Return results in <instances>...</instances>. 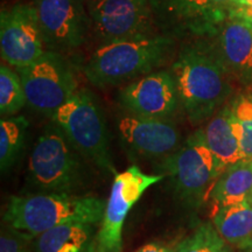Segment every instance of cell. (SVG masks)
I'll return each instance as SVG.
<instances>
[{
	"label": "cell",
	"mask_w": 252,
	"mask_h": 252,
	"mask_svg": "<svg viewBox=\"0 0 252 252\" xmlns=\"http://www.w3.org/2000/svg\"><path fill=\"white\" fill-rule=\"evenodd\" d=\"M88 162L105 175L117 174L100 105L89 90H76L50 118Z\"/></svg>",
	"instance_id": "5"
},
{
	"label": "cell",
	"mask_w": 252,
	"mask_h": 252,
	"mask_svg": "<svg viewBox=\"0 0 252 252\" xmlns=\"http://www.w3.org/2000/svg\"><path fill=\"white\" fill-rule=\"evenodd\" d=\"M252 190V159H242L220 173L210 198L216 206L247 201Z\"/></svg>",
	"instance_id": "19"
},
{
	"label": "cell",
	"mask_w": 252,
	"mask_h": 252,
	"mask_svg": "<svg viewBox=\"0 0 252 252\" xmlns=\"http://www.w3.org/2000/svg\"><path fill=\"white\" fill-rule=\"evenodd\" d=\"M224 248L225 241L215 225L204 222L194 230L193 234L186 237L174 252H222Z\"/></svg>",
	"instance_id": "22"
},
{
	"label": "cell",
	"mask_w": 252,
	"mask_h": 252,
	"mask_svg": "<svg viewBox=\"0 0 252 252\" xmlns=\"http://www.w3.org/2000/svg\"><path fill=\"white\" fill-rule=\"evenodd\" d=\"M48 50L69 53L86 41L91 28L86 0H34Z\"/></svg>",
	"instance_id": "11"
},
{
	"label": "cell",
	"mask_w": 252,
	"mask_h": 252,
	"mask_svg": "<svg viewBox=\"0 0 252 252\" xmlns=\"http://www.w3.org/2000/svg\"><path fill=\"white\" fill-rule=\"evenodd\" d=\"M0 49L1 58L15 69L32 64L48 50L34 5L19 4L2 9Z\"/></svg>",
	"instance_id": "12"
},
{
	"label": "cell",
	"mask_w": 252,
	"mask_h": 252,
	"mask_svg": "<svg viewBox=\"0 0 252 252\" xmlns=\"http://www.w3.org/2000/svg\"><path fill=\"white\" fill-rule=\"evenodd\" d=\"M88 9L99 46L159 33L151 0H90Z\"/></svg>",
	"instance_id": "8"
},
{
	"label": "cell",
	"mask_w": 252,
	"mask_h": 252,
	"mask_svg": "<svg viewBox=\"0 0 252 252\" xmlns=\"http://www.w3.org/2000/svg\"><path fill=\"white\" fill-rule=\"evenodd\" d=\"M174 42V36L156 33L98 46L83 72L88 81L100 88L135 80L165 63Z\"/></svg>",
	"instance_id": "3"
},
{
	"label": "cell",
	"mask_w": 252,
	"mask_h": 252,
	"mask_svg": "<svg viewBox=\"0 0 252 252\" xmlns=\"http://www.w3.org/2000/svg\"><path fill=\"white\" fill-rule=\"evenodd\" d=\"M122 144L134 156L159 159L168 157L181 146V132L173 119L144 116H122L117 122Z\"/></svg>",
	"instance_id": "14"
},
{
	"label": "cell",
	"mask_w": 252,
	"mask_h": 252,
	"mask_svg": "<svg viewBox=\"0 0 252 252\" xmlns=\"http://www.w3.org/2000/svg\"><path fill=\"white\" fill-rule=\"evenodd\" d=\"M210 36V45L230 76L252 87V21L230 15Z\"/></svg>",
	"instance_id": "15"
},
{
	"label": "cell",
	"mask_w": 252,
	"mask_h": 252,
	"mask_svg": "<svg viewBox=\"0 0 252 252\" xmlns=\"http://www.w3.org/2000/svg\"><path fill=\"white\" fill-rule=\"evenodd\" d=\"M27 104L23 82L17 71L8 65L0 67V113L2 117L14 116Z\"/></svg>",
	"instance_id": "21"
},
{
	"label": "cell",
	"mask_w": 252,
	"mask_h": 252,
	"mask_svg": "<svg viewBox=\"0 0 252 252\" xmlns=\"http://www.w3.org/2000/svg\"><path fill=\"white\" fill-rule=\"evenodd\" d=\"M33 237L7 223L0 232V252H33Z\"/></svg>",
	"instance_id": "24"
},
{
	"label": "cell",
	"mask_w": 252,
	"mask_h": 252,
	"mask_svg": "<svg viewBox=\"0 0 252 252\" xmlns=\"http://www.w3.org/2000/svg\"><path fill=\"white\" fill-rule=\"evenodd\" d=\"M213 224L225 243L252 252V204L248 200L217 206Z\"/></svg>",
	"instance_id": "18"
},
{
	"label": "cell",
	"mask_w": 252,
	"mask_h": 252,
	"mask_svg": "<svg viewBox=\"0 0 252 252\" xmlns=\"http://www.w3.org/2000/svg\"><path fill=\"white\" fill-rule=\"evenodd\" d=\"M119 102L130 113L159 119H173L181 108L171 70L152 71L135 78L119 91Z\"/></svg>",
	"instance_id": "13"
},
{
	"label": "cell",
	"mask_w": 252,
	"mask_h": 252,
	"mask_svg": "<svg viewBox=\"0 0 252 252\" xmlns=\"http://www.w3.org/2000/svg\"><path fill=\"white\" fill-rule=\"evenodd\" d=\"M106 202L98 196L70 193H28L11 197L4 222L31 237L68 223L102 222Z\"/></svg>",
	"instance_id": "2"
},
{
	"label": "cell",
	"mask_w": 252,
	"mask_h": 252,
	"mask_svg": "<svg viewBox=\"0 0 252 252\" xmlns=\"http://www.w3.org/2000/svg\"><path fill=\"white\" fill-rule=\"evenodd\" d=\"M156 171L171 182L174 193L187 206L197 208L213 188L220 171L203 128H197L168 157L159 160Z\"/></svg>",
	"instance_id": "6"
},
{
	"label": "cell",
	"mask_w": 252,
	"mask_h": 252,
	"mask_svg": "<svg viewBox=\"0 0 252 252\" xmlns=\"http://www.w3.org/2000/svg\"><path fill=\"white\" fill-rule=\"evenodd\" d=\"M248 201L252 204V190H251V193H250V196H249V198H248Z\"/></svg>",
	"instance_id": "28"
},
{
	"label": "cell",
	"mask_w": 252,
	"mask_h": 252,
	"mask_svg": "<svg viewBox=\"0 0 252 252\" xmlns=\"http://www.w3.org/2000/svg\"><path fill=\"white\" fill-rule=\"evenodd\" d=\"M231 15L252 21V0H235Z\"/></svg>",
	"instance_id": "25"
},
{
	"label": "cell",
	"mask_w": 252,
	"mask_h": 252,
	"mask_svg": "<svg viewBox=\"0 0 252 252\" xmlns=\"http://www.w3.org/2000/svg\"><path fill=\"white\" fill-rule=\"evenodd\" d=\"M242 128V152L244 159H252V91L241 94L230 103Z\"/></svg>",
	"instance_id": "23"
},
{
	"label": "cell",
	"mask_w": 252,
	"mask_h": 252,
	"mask_svg": "<svg viewBox=\"0 0 252 252\" xmlns=\"http://www.w3.org/2000/svg\"><path fill=\"white\" fill-rule=\"evenodd\" d=\"M209 146L220 173L226 167L244 159L242 152V128L230 105L217 111L203 127Z\"/></svg>",
	"instance_id": "16"
},
{
	"label": "cell",
	"mask_w": 252,
	"mask_h": 252,
	"mask_svg": "<svg viewBox=\"0 0 252 252\" xmlns=\"http://www.w3.org/2000/svg\"><path fill=\"white\" fill-rule=\"evenodd\" d=\"M174 250L175 248H172L171 245L162 243V242H151L134 252H174Z\"/></svg>",
	"instance_id": "26"
},
{
	"label": "cell",
	"mask_w": 252,
	"mask_h": 252,
	"mask_svg": "<svg viewBox=\"0 0 252 252\" xmlns=\"http://www.w3.org/2000/svg\"><path fill=\"white\" fill-rule=\"evenodd\" d=\"M158 28L171 36L213 35L235 0H151Z\"/></svg>",
	"instance_id": "10"
},
{
	"label": "cell",
	"mask_w": 252,
	"mask_h": 252,
	"mask_svg": "<svg viewBox=\"0 0 252 252\" xmlns=\"http://www.w3.org/2000/svg\"><path fill=\"white\" fill-rule=\"evenodd\" d=\"M171 72L181 109L191 124H201L212 118L231 93V76L206 41L182 47Z\"/></svg>",
	"instance_id": "1"
},
{
	"label": "cell",
	"mask_w": 252,
	"mask_h": 252,
	"mask_svg": "<svg viewBox=\"0 0 252 252\" xmlns=\"http://www.w3.org/2000/svg\"><path fill=\"white\" fill-rule=\"evenodd\" d=\"M30 123L24 116H9L0 121V169L7 172L23 153Z\"/></svg>",
	"instance_id": "20"
},
{
	"label": "cell",
	"mask_w": 252,
	"mask_h": 252,
	"mask_svg": "<svg viewBox=\"0 0 252 252\" xmlns=\"http://www.w3.org/2000/svg\"><path fill=\"white\" fill-rule=\"evenodd\" d=\"M162 179L161 174H146L135 165L113 176L103 220L97 232L96 252H122L123 226L128 213L145 191Z\"/></svg>",
	"instance_id": "9"
},
{
	"label": "cell",
	"mask_w": 252,
	"mask_h": 252,
	"mask_svg": "<svg viewBox=\"0 0 252 252\" xmlns=\"http://www.w3.org/2000/svg\"><path fill=\"white\" fill-rule=\"evenodd\" d=\"M15 70L23 82L27 104L46 117L52 118L77 90L74 70L61 53L47 50L34 63Z\"/></svg>",
	"instance_id": "7"
},
{
	"label": "cell",
	"mask_w": 252,
	"mask_h": 252,
	"mask_svg": "<svg viewBox=\"0 0 252 252\" xmlns=\"http://www.w3.org/2000/svg\"><path fill=\"white\" fill-rule=\"evenodd\" d=\"M222 252H234V251H232L231 249L228 248V247H226V245H225V248L223 249V251H222Z\"/></svg>",
	"instance_id": "27"
},
{
	"label": "cell",
	"mask_w": 252,
	"mask_h": 252,
	"mask_svg": "<svg viewBox=\"0 0 252 252\" xmlns=\"http://www.w3.org/2000/svg\"><path fill=\"white\" fill-rule=\"evenodd\" d=\"M88 163L52 122L41 132L28 159V193L77 194L88 182Z\"/></svg>",
	"instance_id": "4"
},
{
	"label": "cell",
	"mask_w": 252,
	"mask_h": 252,
	"mask_svg": "<svg viewBox=\"0 0 252 252\" xmlns=\"http://www.w3.org/2000/svg\"><path fill=\"white\" fill-rule=\"evenodd\" d=\"M97 224L68 223L34 238V252H96Z\"/></svg>",
	"instance_id": "17"
}]
</instances>
